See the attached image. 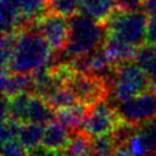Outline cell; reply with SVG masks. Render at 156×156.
<instances>
[{
  "label": "cell",
  "mask_w": 156,
  "mask_h": 156,
  "mask_svg": "<svg viewBox=\"0 0 156 156\" xmlns=\"http://www.w3.org/2000/svg\"><path fill=\"white\" fill-rule=\"evenodd\" d=\"M35 27L54 51L65 49L69 34V20H67L66 16L56 12L43 15L37 20Z\"/></svg>",
  "instance_id": "obj_8"
},
{
  "label": "cell",
  "mask_w": 156,
  "mask_h": 156,
  "mask_svg": "<svg viewBox=\"0 0 156 156\" xmlns=\"http://www.w3.org/2000/svg\"><path fill=\"white\" fill-rule=\"evenodd\" d=\"M115 6H117L116 0H83L80 12L105 23L110 15L116 10Z\"/></svg>",
  "instance_id": "obj_17"
},
{
  "label": "cell",
  "mask_w": 156,
  "mask_h": 156,
  "mask_svg": "<svg viewBox=\"0 0 156 156\" xmlns=\"http://www.w3.org/2000/svg\"><path fill=\"white\" fill-rule=\"evenodd\" d=\"M112 93L118 102L128 100L150 89V80L143 67L135 61L116 66L112 76Z\"/></svg>",
  "instance_id": "obj_4"
},
{
  "label": "cell",
  "mask_w": 156,
  "mask_h": 156,
  "mask_svg": "<svg viewBox=\"0 0 156 156\" xmlns=\"http://www.w3.org/2000/svg\"><path fill=\"white\" fill-rule=\"evenodd\" d=\"M69 130L71 129L66 127L62 122L52 121L45 126L40 145L51 150H63L72 133H69Z\"/></svg>",
  "instance_id": "obj_12"
},
{
  "label": "cell",
  "mask_w": 156,
  "mask_h": 156,
  "mask_svg": "<svg viewBox=\"0 0 156 156\" xmlns=\"http://www.w3.org/2000/svg\"><path fill=\"white\" fill-rule=\"evenodd\" d=\"M54 110H61V108H66L69 106H73L74 104L78 102L77 96L74 95V93L67 87V85H62L58 89H56L52 94H50L46 99H45Z\"/></svg>",
  "instance_id": "obj_21"
},
{
  "label": "cell",
  "mask_w": 156,
  "mask_h": 156,
  "mask_svg": "<svg viewBox=\"0 0 156 156\" xmlns=\"http://www.w3.org/2000/svg\"><path fill=\"white\" fill-rule=\"evenodd\" d=\"M63 150L67 156H93V139L83 129L72 130Z\"/></svg>",
  "instance_id": "obj_15"
},
{
  "label": "cell",
  "mask_w": 156,
  "mask_h": 156,
  "mask_svg": "<svg viewBox=\"0 0 156 156\" xmlns=\"http://www.w3.org/2000/svg\"><path fill=\"white\" fill-rule=\"evenodd\" d=\"M65 85L74 93L78 101L89 106L104 100L108 94V87L102 77L76 71L72 66L66 77Z\"/></svg>",
  "instance_id": "obj_5"
},
{
  "label": "cell",
  "mask_w": 156,
  "mask_h": 156,
  "mask_svg": "<svg viewBox=\"0 0 156 156\" xmlns=\"http://www.w3.org/2000/svg\"><path fill=\"white\" fill-rule=\"evenodd\" d=\"M33 79L29 73H16L9 69H1V89L2 96H13L20 93L32 90Z\"/></svg>",
  "instance_id": "obj_11"
},
{
  "label": "cell",
  "mask_w": 156,
  "mask_h": 156,
  "mask_svg": "<svg viewBox=\"0 0 156 156\" xmlns=\"http://www.w3.org/2000/svg\"><path fill=\"white\" fill-rule=\"evenodd\" d=\"M146 72L150 80V89L156 93V45L147 44L138 49L134 58Z\"/></svg>",
  "instance_id": "obj_18"
},
{
  "label": "cell",
  "mask_w": 156,
  "mask_h": 156,
  "mask_svg": "<svg viewBox=\"0 0 156 156\" xmlns=\"http://www.w3.org/2000/svg\"><path fill=\"white\" fill-rule=\"evenodd\" d=\"M141 7L147 13L146 43L156 45V0H144Z\"/></svg>",
  "instance_id": "obj_24"
},
{
  "label": "cell",
  "mask_w": 156,
  "mask_h": 156,
  "mask_svg": "<svg viewBox=\"0 0 156 156\" xmlns=\"http://www.w3.org/2000/svg\"><path fill=\"white\" fill-rule=\"evenodd\" d=\"M17 32L18 30L2 33V38H1V69H7V66L10 63L11 57H12V54H13Z\"/></svg>",
  "instance_id": "obj_25"
},
{
  "label": "cell",
  "mask_w": 156,
  "mask_h": 156,
  "mask_svg": "<svg viewBox=\"0 0 156 156\" xmlns=\"http://www.w3.org/2000/svg\"><path fill=\"white\" fill-rule=\"evenodd\" d=\"M88 110H89V105H85V104L78 101L73 106L57 110L56 117L60 122H62L71 130H76L79 127L82 128L84 119L87 117Z\"/></svg>",
  "instance_id": "obj_14"
},
{
  "label": "cell",
  "mask_w": 156,
  "mask_h": 156,
  "mask_svg": "<svg viewBox=\"0 0 156 156\" xmlns=\"http://www.w3.org/2000/svg\"><path fill=\"white\" fill-rule=\"evenodd\" d=\"M121 145L115 134L107 133L93 138V156H111L115 149Z\"/></svg>",
  "instance_id": "obj_22"
},
{
  "label": "cell",
  "mask_w": 156,
  "mask_h": 156,
  "mask_svg": "<svg viewBox=\"0 0 156 156\" xmlns=\"http://www.w3.org/2000/svg\"><path fill=\"white\" fill-rule=\"evenodd\" d=\"M105 37L139 49L146 41L147 13L139 7H118L105 21Z\"/></svg>",
  "instance_id": "obj_2"
},
{
  "label": "cell",
  "mask_w": 156,
  "mask_h": 156,
  "mask_svg": "<svg viewBox=\"0 0 156 156\" xmlns=\"http://www.w3.org/2000/svg\"><path fill=\"white\" fill-rule=\"evenodd\" d=\"M23 17L28 23L37 21L45 12V7H48V2L45 0H13Z\"/></svg>",
  "instance_id": "obj_20"
},
{
  "label": "cell",
  "mask_w": 156,
  "mask_h": 156,
  "mask_svg": "<svg viewBox=\"0 0 156 156\" xmlns=\"http://www.w3.org/2000/svg\"><path fill=\"white\" fill-rule=\"evenodd\" d=\"M124 121L119 116L117 108L111 107L104 100L89 106L87 117L80 129L91 138L115 132Z\"/></svg>",
  "instance_id": "obj_6"
},
{
  "label": "cell",
  "mask_w": 156,
  "mask_h": 156,
  "mask_svg": "<svg viewBox=\"0 0 156 156\" xmlns=\"http://www.w3.org/2000/svg\"><path fill=\"white\" fill-rule=\"evenodd\" d=\"M46 2L51 12L71 17L80 10L83 0H46Z\"/></svg>",
  "instance_id": "obj_23"
},
{
  "label": "cell",
  "mask_w": 156,
  "mask_h": 156,
  "mask_svg": "<svg viewBox=\"0 0 156 156\" xmlns=\"http://www.w3.org/2000/svg\"><path fill=\"white\" fill-rule=\"evenodd\" d=\"M0 20L2 33L16 32L28 23L13 0L0 1Z\"/></svg>",
  "instance_id": "obj_13"
},
{
  "label": "cell",
  "mask_w": 156,
  "mask_h": 156,
  "mask_svg": "<svg viewBox=\"0 0 156 156\" xmlns=\"http://www.w3.org/2000/svg\"><path fill=\"white\" fill-rule=\"evenodd\" d=\"M56 110L41 96L37 94H29V99L26 108V123L33 122L39 124H48L56 117Z\"/></svg>",
  "instance_id": "obj_10"
},
{
  "label": "cell",
  "mask_w": 156,
  "mask_h": 156,
  "mask_svg": "<svg viewBox=\"0 0 156 156\" xmlns=\"http://www.w3.org/2000/svg\"><path fill=\"white\" fill-rule=\"evenodd\" d=\"M111 156H133V155L130 154V151H129L127 144L124 143V144L118 145V146L115 149V151L111 154Z\"/></svg>",
  "instance_id": "obj_27"
},
{
  "label": "cell",
  "mask_w": 156,
  "mask_h": 156,
  "mask_svg": "<svg viewBox=\"0 0 156 156\" xmlns=\"http://www.w3.org/2000/svg\"><path fill=\"white\" fill-rule=\"evenodd\" d=\"M102 48H104V51L107 54V56L113 61L116 66L135 58V55L138 51L136 48H133L128 44H124L118 40L106 38V37H105Z\"/></svg>",
  "instance_id": "obj_16"
},
{
  "label": "cell",
  "mask_w": 156,
  "mask_h": 156,
  "mask_svg": "<svg viewBox=\"0 0 156 156\" xmlns=\"http://www.w3.org/2000/svg\"><path fill=\"white\" fill-rule=\"evenodd\" d=\"M71 66L79 72L95 74L99 77H106L108 73L115 71L113 61L107 56V54L102 50H95L88 55L73 58Z\"/></svg>",
  "instance_id": "obj_9"
},
{
  "label": "cell",
  "mask_w": 156,
  "mask_h": 156,
  "mask_svg": "<svg viewBox=\"0 0 156 156\" xmlns=\"http://www.w3.org/2000/svg\"><path fill=\"white\" fill-rule=\"evenodd\" d=\"M116 108L124 122L139 126L156 117V93L154 90H146L128 100L121 101Z\"/></svg>",
  "instance_id": "obj_7"
},
{
  "label": "cell",
  "mask_w": 156,
  "mask_h": 156,
  "mask_svg": "<svg viewBox=\"0 0 156 156\" xmlns=\"http://www.w3.org/2000/svg\"><path fill=\"white\" fill-rule=\"evenodd\" d=\"M52 48L37 28L17 32L15 49L7 69L16 73H32L46 67L52 57Z\"/></svg>",
  "instance_id": "obj_1"
},
{
  "label": "cell",
  "mask_w": 156,
  "mask_h": 156,
  "mask_svg": "<svg viewBox=\"0 0 156 156\" xmlns=\"http://www.w3.org/2000/svg\"><path fill=\"white\" fill-rule=\"evenodd\" d=\"M44 124L27 122L22 123L18 129L17 139L27 149V151L39 146L41 144V138L44 134Z\"/></svg>",
  "instance_id": "obj_19"
},
{
  "label": "cell",
  "mask_w": 156,
  "mask_h": 156,
  "mask_svg": "<svg viewBox=\"0 0 156 156\" xmlns=\"http://www.w3.org/2000/svg\"><path fill=\"white\" fill-rule=\"evenodd\" d=\"M144 0H116L118 7H138L143 5Z\"/></svg>",
  "instance_id": "obj_26"
},
{
  "label": "cell",
  "mask_w": 156,
  "mask_h": 156,
  "mask_svg": "<svg viewBox=\"0 0 156 156\" xmlns=\"http://www.w3.org/2000/svg\"><path fill=\"white\" fill-rule=\"evenodd\" d=\"M104 40L105 28L101 22L84 13H76L69 18V34L63 51L67 57L77 58L98 50Z\"/></svg>",
  "instance_id": "obj_3"
}]
</instances>
